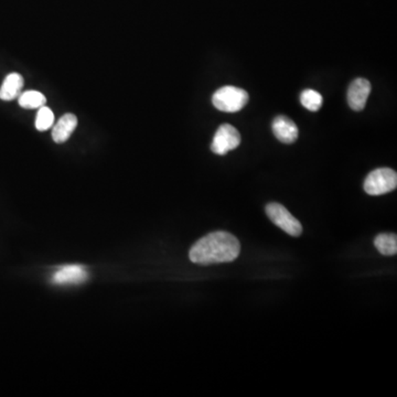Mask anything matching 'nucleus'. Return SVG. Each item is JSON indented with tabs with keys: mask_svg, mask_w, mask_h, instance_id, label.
<instances>
[{
	"mask_svg": "<svg viewBox=\"0 0 397 397\" xmlns=\"http://www.w3.org/2000/svg\"><path fill=\"white\" fill-rule=\"evenodd\" d=\"M241 244L234 235L227 232H213L198 240L189 252V258L198 265L229 263L238 258Z\"/></svg>",
	"mask_w": 397,
	"mask_h": 397,
	"instance_id": "obj_1",
	"label": "nucleus"
},
{
	"mask_svg": "<svg viewBox=\"0 0 397 397\" xmlns=\"http://www.w3.org/2000/svg\"><path fill=\"white\" fill-rule=\"evenodd\" d=\"M249 98L247 91L229 85L218 89L213 94L212 103L221 112L235 113L241 111L247 105Z\"/></svg>",
	"mask_w": 397,
	"mask_h": 397,
	"instance_id": "obj_2",
	"label": "nucleus"
},
{
	"mask_svg": "<svg viewBox=\"0 0 397 397\" xmlns=\"http://www.w3.org/2000/svg\"><path fill=\"white\" fill-rule=\"evenodd\" d=\"M397 187V174L389 168L373 170L364 181V191L370 196H382L395 190Z\"/></svg>",
	"mask_w": 397,
	"mask_h": 397,
	"instance_id": "obj_3",
	"label": "nucleus"
},
{
	"mask_svg": "<svg viewBox=\"0 0 397 397\" xmlns=\"http://www.w3.org/2000/svg\"><path fill=\"white\" fill-rule=\"evenodd\" d=\"M266 214L276 227H280L287 234L298 238L302 233L300 222L284 205L269 203L266 207Z\"/></svg>",
	"mask_w": 397,
	"mask_h": 397,
	"instance_id": "obj_4",
	"label": "nucleus"
},
{
	"mask_svg": "<svg viewBox=\"0 0 397 397\" xmlns=\"http://www.w3.org/2000/svg\"><path fill=\"white\" fill-rule=\"evenodd\" d=\"M240 144H241V134L238 133V129L229 124H223L218 127L214 135L211 144V150L214 154L223 156L229 151L238 148Z\"/></svg>",
	"mask_w": 397,
	"mask_h": 397,
	"instance_id": "obj_5",
	"label": "nucleus"
},
{
	"mask_svg": "<svg viewBox=\"0 0 397 397\" xmlns=\"http://www.w3.org/2000/svg\"><path fill=\"white\" fill-rule=\"evenodd\" d=\"M372 90L371 83L365 78H355L348 90V104L355 111L360 112L367 105V98Z\"/></svg>",
	"mask_w": 397,
	"mask_h": 397,
	"instance_id": "obj_6",
	"label": "nucleus"
},
{
	"mask_svg": "<svg viewBox=\"0 0 397 397\" xmlns=\"http://www.w3.org/2000/svg\"><path fill=\"white\" fill-rule=\"evenodd\" d=\"M89 273L81 265L63 266L54 271L52 275V283L56 285H80L87 282Z\"/></svg>",
	"mask_w": 397,
	"mask_h": 397,
	"instance_id": "obj_7",
	"label": "nucleus"
},
{
	"mask_svg": "<svg viewBox=\"0 0 397 397\" xmlns=\"http://www.w3.org/2000/svg\"><path fill=\"white\" fill-rule=\"evenodd\" d=\"M271 129L275 137L282 143L293 144L298 138V127L291 118L286 116H277L273 121Z\"/></svg>",
	"mask_w": 397,
	"mask_h": 397,
	"instance_id": "obj_8",
	"label": "nucleus"
},
{
	"mask_svg": "<svg viewBox=\"0 0 397 397\" xmlns=\"http://www.w3.org/2000/svg\"><path fill=\"white\" fill-rule=\"evenodd\" d=\"M78 126V118L76 115L65 114L60 118L58 123L52 126V139L56 144H63L71 137L72 133Z\"/></svg>",
	"mask_w": 397,
	"mask_h": 397,
	"instance_id": "obj_9",
	"label": "nucleus"
},
{
	"mask_svg": "<svg viewBox=\"0 0 397 397\" xmlns=\"http://www.w3.org/2000/svg\"><path fill=\"white\" fill-rule=\"evenodd\" d=\"M23 87V78L19 73H10L3 80L0 87V100L12 101L21 94Z\"/></svg>",
	"mask_w": 397,
	"mask_h": 397,
	"instance_id": "obj_10",
	"label": "nucleus"
},
{
	"mask_svg": "<svg viewBox=\"0 0 397 397\" xmlns=\"http://www.w3.org/2000/svg\"><path fill=\"white\" fill-rule=\"evenodd\" d=\"M18 103L23 109H39L40 107L45 106L47 98L43 93L38 92V91H25L18 96Z\"/></svg>",
	"mask_w": 397,
	"mask_h": 397,
	"instance_id": "obj_11",
	"label": "nucleus"
},
{
	"mask_svg": "<svg viewBox=\"0 0 397 397\" xmlns=\"http://www.w3.org/2000/svg\"><path fill=\"white\" fill-rule=\"evenodd\" d=\"M374 245L381 254L395 255L397 253L396 234H380L375 238Z\"/></svg>",
	"mask_w": 397,
	"mask_h": 397,
	"instance_id": "obj_12",
	"label": "nucleus"
},
{
	"mask_svg": "<svg viewBox=\"0 0 397 397\" xmlns=\"http://www.w3.org/2000/svg\"><path fill=\"white\" fill-rule=\"evenodd\" d=\"M300 103L310 112L319 111L324 103L321 94L313 90H305L300 94Z\"/></svg>",
	"mask_w": 397,
	"mask_h": 397,
	"instance_id": "obj_13",
	"label": "nucleus"
},
{
	"mask_svg": "<svg viewBox=\"0 0 397 397\" xmlns=\"http://www.w3.org/2000/svg\"><path fill=\"white\" fill-rule=\"evenodd\" d=\"M54 114L48 106L40 107L36 113V128L39 132H45L54 126Z\"/></svg>",
	"mask_w": 397,
	"mask_h": 397,
	"instance_id": "obj_14",
	"label": "nucleus"
}]
</instances>
